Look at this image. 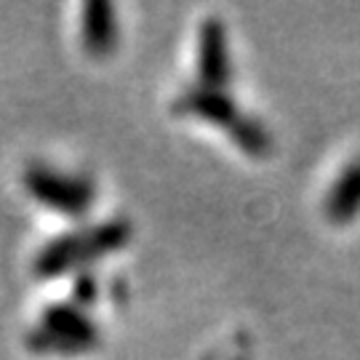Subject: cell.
Masks as SVG:
<instances>
[{"label":"cell","instance_id":"cell-1","mask_svg":"<svg viewBox=\"0 0 360 360\" xmlns=\"http://www.w3.org/2000/svg\"><path fill=\"white\" fill-rule=\"evenodd\" d=\"M27 184L38 200L51 208L83 211L91 203V184H86L83 179L53 174V168H35L27 176Z\"/></svg>","mask_w":360,"mask_h":360},{"label":"cell","instance_id":"cell-2","mask_svg":"<svg viewBox=\"0 0 360 360\" xmlns=\"http://www.w3.org/2000/svg\"><path fill=\"white\" fill-rule=\"evenodd\" d=\"M115 43V25H112V8L107 6H91L86 11V46L94 53H107Z\"/></svg>","mask_w":360,"mask_h":360}]
</instances>
